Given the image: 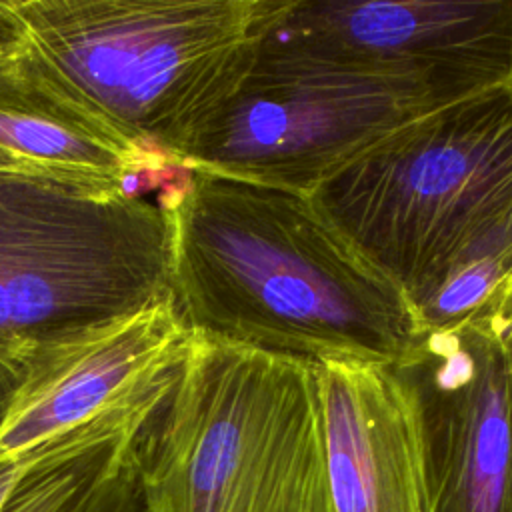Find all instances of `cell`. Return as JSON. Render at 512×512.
I'll use <instances>...</instances> for the list:
<instances>
[{
	"label": "cell",
	"mask_w": 512,
	"mask_h": 512,
	"mask_svg": "<svg viewBox=\"0 0 512 512\" xmlns=\"http://www.w3.org/2000/svg\"><path fill=\"white\" fill-rule=\"evenodd\" d=\"M158 202L192 334L314 364H398L422 332L404 290L312 194L190 168Z\"/></svg>",
	"instance_id": "6da1fadb"
},
{
	"label": "cell",
	"mask_w": 512,
	"mask_h": 512,
	"mask_svg": "<svg viewBox=\"0 0 512 512\" xmlns=\"http://www.w3.org/2000/svg\"><path fill=\"white\" fill-rule=\"evenodd\" d=\"M138 466L148 512H330L316 364L192 334Z\"/></svg>",
	"instance_id": "7a4b0ae2"
},
{
	"label": "cell",
	"mask_w": 512,
	"mask_h": 512,
	"mask_svg": "<svg viewBox=\"0 0 512 512\" xmlns=\"http://www.w3.org/2000/svg\"><path fill=\"white\" fill-rule=\"evenodd\" d=\"M18 34L134 148L180 164L290 0H8Z\"/></svg>",
	"instance_id": "3957f363"
},
{
	"label": "cell",
	"mask_w": 512,
	"mask_h": 512,
	"mask_svg": "<svg viewBox=\"0 0 512 512\" xmlns=\"http://www.w3.org/2000/svg\"><path fill=\"white\" fill-rule=\"evenodd\" d=\"M312 196L418 312L512 200V80L414 118Z\"/></svg>",
	"instance_id": "277c9868"
},
{
	"label": "cell",
	"mask_w": 512,
	"mask_h": 512,
	"mask_svg": "<svg viewBox=\"0 0 512 512\" xmlns=\"http://www.w3.org/2000/svg\"><path fill=\"white\" fill-rule=\"evenodd\" d=\"M172 302L160 202L0 170V356Z\"/></svg>",
	"instance_id": "5b68a950"
},
{
	"label": "cell",
	"mask_w": 512,
	"mask_h": 512,
	"mask_svg": "<svg viewBox=\"0 0 512 512\" xmlns=\"http://www.w3.org/2000/svg\"><path fill=\"white\" fill-rule=\"evenodd\" d=\"M438 106L444 104L416 90L262 40L180 164L312 194L370 146Z\"/></svg>",
	"instance_id": "8992f818"
},
{
	"label": "cell",
	"mask_w": 512,
	"mask_h": 512,
	"mask_svg": "<svg viewBox=\"0 0 512 512\" xmlns=\"http://www.w3.org/2000/svg\"><path fill=\"white\" fill-rule=\"evenodd\" d=\"M264 40L440 104L512 80V0H290Z\"/></svg>",
	"instance_id": "52a82bcc"
},
{
	"label": "cell",
	"mask_w": 512,
	"mask_h": 512,
	"mask_svg": "<svg viewBox=\"0 0 512 512\" xmlns=\"http://www.w3.org/2000/svg\"><path fill=\"white\" fill-rule=\"evenodd\" d=\"M394 368L416 402L430 512H512V322L422 330Z\"/></svg>",
	"instance_id": "ba28073f"
},
{
	"label": "cell",
	"mask_w": 512,
	"mask_h": 512,
	"mask_svg": "<svg viewBox=\"0 0 512 512\" xmlns=\"http://www.w3.org/2000/svg\"><path fill=\"white\" fill-rule=\"evenodd\" d=\"M192 332L172 302L156 304L24 358V380L0 430V462L164 388Z\"/></svg>",
	"instance_id": "9c48e42d"
},
{
	"label": "cell",
	"mask_w": 512,
	"mask_h": 512,
	"mask_svg": "<svg viewBox=\"0 0 512 512\" xmlns=\"http://www.w3.org/2000/svg\"><path fill=\"white\" fill-rule=\"evenodd\" d=\"M330 512H430L414 396L394 364H316Z\"/></svg>",
	"instance_id": "30bf717a"
},
{
	"label": "cell",
	"mask_w": 512,
	"mask_h": 512,
	"mask_svg": "<svg viewBox=\"0 0 512 512\" xmlns=\"http://www.w3.org/2000/svg\"><path fill=\"white\" fill-rule=\"evenodd\" d=\"M16 22V20H14ZM176 168L84 106L14 28L0 38V170L120 194Z\"/></svg>",
	"instance_id": "8fae6325"
},
{
	"label": "cell",
	"mask_w": 512,
	"mask_h": 512,
	"mask_svg": "<svg viewBox=\"0 0 512 512\" xmlns=\"http://www.w3.org/2000/svg\"><path fill=\"white\" fill-rule=\"evenodd\" d=\"M166 388L168 384L26 454L0 512H82L130 454Z\"/></svg>",
	"instance_id": "7c38bea8"
},
{
	"label": "cell",
	"mask_w": 512,
	"mask_h": 512,
	"mask_svg": "<svg viewBox=\"0 0 512 512\" xmlns=\"http://www.w3.org/2000/svg\"><path fill=\"white\" fill-rule=\"evenodd\" d=\"M418 316L422 330L474 320L512 322V200L452 264Z\"/></svg>",
	"instance_id": "4fadbf2b"
},
{
	"label": "cell",
	"mask_w": 512,
	"mask_h": 512,
	"mask_svg": "<svg viewBox=\"0 0 512 512\" xmlns=\"http://www.w3.org/2000/svg\"><path fill=\"white\" fill-rule=\"evenodd\" d=\"M82 512H148L138 466V438L130 454L102 482Z\"/></svg>",
	"instance_id": "5bb4252c"
},
{
	"label": "cell",
	"mask_w": 512,
	"mask_h": 512,
	"mask_svg": "<svg viewBox=\"0 0 512 512\" xmlns=\"http://www.w3.org/2000/svg\"><path fill=\"white\" fill-rule=\"evenodd\" d=\"M24 380V360L0 356V430Z\"/></svg>",
	"instance_id": "9a60e30c"
},
{
	"label": "cell",
	"mask_w": 512,
	"mask_h": 512,
	"mask_svg": "<svg viewBox=\"0 0 512 512\" xmlns=\"http://www.w3.org/2000/svg\"><path fill=\"white\" fill-rule=\"evenodd\" d=\"M22 466H24V458L18 462H0V506L6 500L8 492L12 490Z\"/></svg>",
	"instance_id": "2e32d148"
},
{
	"label": "cell",
	"mask_w": 512,
	"mask_h": 512,
	"mask_svg": "<svg viewBox=\"0 0 512 512\" xmlns=\"http://www.w3.org/2000/svg\"><path fill=\"white\" fill-rule=\"evenodd\" d=\"M14 28H16V22H14L10 4H8V0H0V38L12 34Z\"/></svg>",
	"instance_id": "e0dca14e"
}]
</instances>
